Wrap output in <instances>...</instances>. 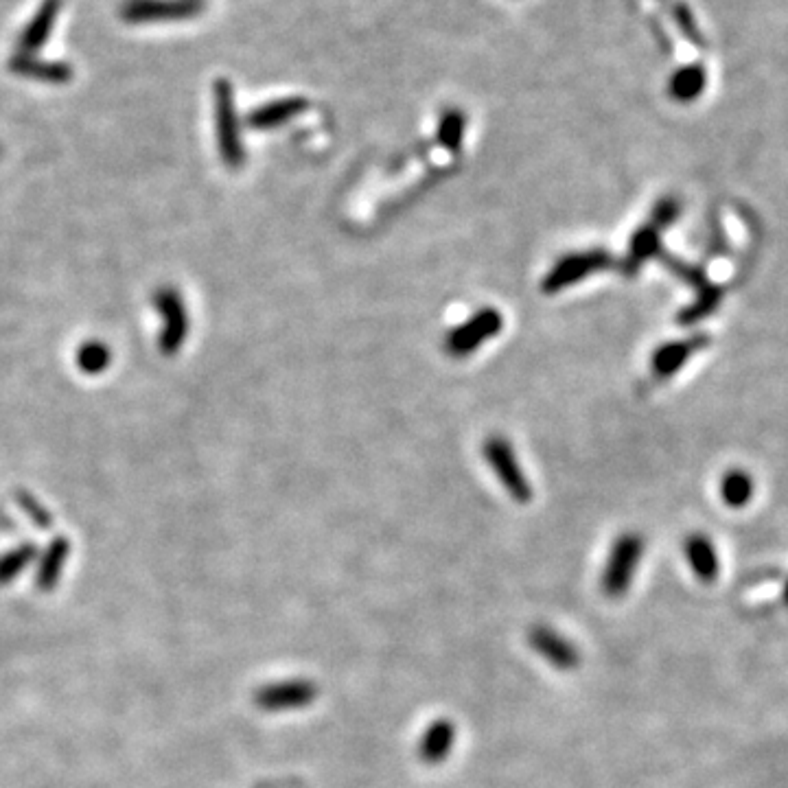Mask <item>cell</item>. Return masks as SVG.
Segmentation results:
<instances>
[{
	"label": "cell",
	"instance_id": "1",
	"mask_svg": "<svg viewBox=\"0 0 788 788\" xmlns=\"http://www.w3.org/2000/svg\"><path fill=\"white\" fill-rule=\"evenodd\" d=\"M217 147L228 169H239L246 162V149L241 143V125L235 103V88L228 79H217L213 86Z\"/></svg>",
	"mask_w": 788,
	"mask_h": 788
},
{
	"label": "cell",
	"instance_id": "2",
	"mask_svg": "<svg viewBox=\"0 0 788 788\" xmlns=\"http://www.w3.org/2000/svg\"><path fill=\"white\" fill-rule=\"evenodd\" d=\"M644 554V539L635 532L620 535L609 550L605 572H602V591L609 598H622L633 585L637 567Z\"/></svg>",
	"mask_w": 788,
	"mask_h": 788
},
{
	"label": "cell",
	"instance_id": "3",
	"mask_svg": "<svg viewBox=\"0 0 788 788\" xmlns=\"http://www.w3.org/2000/svg\"><path fill=\"white\" fill-rule=\"evenodd\" d=\"M613 263L616 261H613L611 254L602 248L567 254V257L556 261L552 265V270L543 276L541 292L559 294L563 289L585 281V278L591 274L613 268Z\"/></svg>",
	"mask_w": 788,
	"mask_h": 788
},
{
	"label": "cell",
	"instance_id": "4",
	"mask_svg": "<svg viewBox=\"0 0 788 788\" xmlns=\"http://www.w3.org/2000/svg\"><path fill=\"white\" fill-rule=\"evenodd\" d=\"M154 307L162 318L158 349L165 357L178 355L189 335V314L178 289L160 287L154 294Z\"/></svg>",
	"mask_w": 788,
	"mask_h": 788
},
{
	"label": "cell",
	"instance_id": "5",
	"mask_svg": "<svg viewBox=\"0 0 788 788\" xmlns=\"http://www.w3.org/2000/svg\"><path fill=\"white\" fill-rule=\"evenodd\" d=\"M484 458L493 467L497 480L504 484L506 493L513 497L515 502L526 504L532 500V486L526 478L524 469H521L519 460L515 456L513 445L502 436H491L484 443Z\"/></svg>",
	"mask_w": 788,
	"mask_h": 788
},
{
	"label": "cell",
	"instance_id": "6",
	"mask_svg": "<svg viewBox=\"0 0 788 788\" xmlns=\"http://www.w3.org/2000/svg\"><path fill=\"white\" fill-rule=\"evenodd\" d=\"M502 327L504 318L500 311L493 307L480 309L478 314L471 316L467 322H462L460 327L449 331L445 349L451 357H467L478 351L484 342L493 340L495 335L502 331Z\"/></svg>",
	"mask_w": 788,
	"mask_h": 788
},
{
	"label": "cell",
	"instance_id": "7",
	"mask_svg": "<svg viewBox=\"0 0 788 788\" xmlns=\"http://www.w3.org/2000/svg\"><path fill=\"white\" fill-rule=\"evenodd\" d=\"M204 11V0H127L121 16L130 25L143 22H178Z\"/></svg>",
	"mask_w": 788,
	"mask_h": 788
},
{
	"label": "cell",
	"instance_id": "8",
	"mask_svg": "<svg viewBox=\"0 0 788 788\" xmlns=\"http://www.w3.org/2000/svg\"><path fill=\"white\" fill-rule=\"evenodd\" d=\"M318 686L314 681L307 679H292L281 683H270V686L261 688L254 694V703L261 710L268 712H285V710H300L318 699Z\"/></svg>",
	"mask_w": 788,
	"mask_h": 788
},
{
	"label": "cell",
	"instance_id": "9",
	"mask_svg": "<svg viewBox=\"0 0 788 788\" xmlns=\"http://www.w3.org/2000/svg\"><path fill=\"white\" fill-rule=\"evenodd\" d=\"M528 642L532 646V651H535L539 657L546 659V662L556 668V670H574L578 664H581V653H578V648L567 640L565 635H561L559 631H554L552 627H546V624H537V627H532L530 635H528Z\"/></svg>",
	"mask_w": 788,
	"mask_h": 788
},
{
	"label": "cell",
	"instance_id": "10",
	"mask_svg": "<svg viewBox=\"0 0 788 788\" xmlns=\"http://www.w3.org/2000/svg\"><path fill=\"white\" fill-rule=\"evenodd\" d=\"M307 106H309V101L303 97L276 99V101L263 103V106H257L254 110H250L246 123H248L250 130H257V132L276 130V127H281L292 119H296L298 114H303L307 110Z\"/></svg>",
	"mask_w": 788,
	"mask_h": 788
},
{
	"label": "cell",
	"instance_id": "11",
	"mask_svg": "<svg viewBox=\"0 0 788 788\" xmlns=\"http://www.w3.org/2000/svg\"><path fill=\"white\" fill-rule=\"evenodd\" d=\"M62 5L64 0H42L40 9L33 14L29 25L25 27V31H22V36L18 40L16 46L18 55H33L42 49L51 36L57 16H60L62 11Z\"/></svg>",
	"mask_w": 788,
	"mask_h": 788
},
{
	"label": "cell",
	"instance_id": "12",
	"mask_svg": "<svg viewBox=\"0 0 788 788\" xmlns=\"http://www.w3.org/2000/svg\"><path fill=\"white\" fill-rule=\"evenodd\" d=\"M710 344V338L705 333L701 335H692V338L686 340H677V342H668L662 344L653 355V370L657 377H672L677 373V370L688 362V359L703 351L705 346Z\"/></svg>",
	"mask_w": 788,
	"mask_h": 788
},
{
	"label": "cell",
	"instance_id": "13",
	"mask_svg": "<svg viewBox=\"0 0 788 788\" xmlns=\"http://www.w3.org/2000/svg\"><path fill=\"white\" fill-rule=\"evenodd\" d=\"M9 71L25 79L44 81V84H66L73 79V66L64 62L38 60L36 55H14L9 62Z\"/></svg>",
	"mask_w": 788,
	"mask_h": 788
},
{
	"label": "cell",
	"instance_id": "14",
	"mask_svg": "<svg viewBox=\"0 0 788 788\" xmlns=\"http://www.w3.org/2000/svg\"><path fill=\"white\" fill-rule=\"evenodd\" d=\"M456 745V725L447 721V718H438L430 727L425 729L419 743V758L425 764H440L447 760Z\"/></svg>",
	"mask_w": 788,
	"mask_h": 788
},
{
	"label": "cell",
	"instance_id": "15",
	"mask_svg": "<svg viewBox=\"0 0 788 788\" xmlns=\"http://www.w3.org/2000/svg\"><path fill=\"white\" fill-rule=\"evenodd\" d=\"M686 556L694 576H697L701 583L710 585L716 581L718 572H721V563H718L716 548L708 535H701V532L690 535L686 539Z\"/></svg>",
	"mask_w": 788,
	"mask_h": 788
},
{
	"label": "cell",
	"instance_id": "16",
	"mask_svg": "<svg viewBox=\"0 0 788 788\" xmlns=\"http://www.w3.org/2000/svg\"><path fill=\"white\" fill-rule=\"evenodd\" d=\"M708 84V73L701 64H688L679 68V71L670 77L668 92L670 97L679 103H690L699 99Z\"/></svg>",
	"mask_w": 788,
	"mask_h": 788
},
{
	"label": "cell",
	"instance_id": "17",
	"mask_svg": "<svg viewBox=\"0 0 788 788\" xmlns=\"http://www.w3.org/2000/svg\"><path fill=\"white\" fill-rule=\"evenodd\" d=\"M659 233H662V230H657L651 224H646L637 230L629 246L627 272H637L648 259L662 254V237H659Z\"/></svg>",
	"mask_w": 788,
	"mask_h": 788
},
{
	"label": "cell",
	"instance_id": "18",
	"mask_svg": "<svg viewBox=\"0 0 788 788\" xmlns=\"http://www.w3.org/2000/svg\"><path fill=\"white\" fill-rule=\"evenodd\" d=\"M753 478L745 469H732L727 471L725 478L721 480V497L727 506L732 508H743L751 502L753 497Z\"/></svg>",
	"mask_w": 788,
	"mask_h": 788
},
{
	"label": "cell",
	"instance_id": "19",
	"mask_svg": "<svg viewBox=\"0 0 788 788\" xmlns=\"http://www.w3.org/2000/svg\"><path fill=\"white\" fill-rule=\"evenodd\" d=\"M467 132V117L460 110H447L438 121V145L445 147L447 152L458 154Z\"/></svg>",
	"mask_w": 788,
	"mask_h": 788
},
{
	"label": "cell",
	"instance_id": "20",
	"mask_svg": "<svg viewBox=\"0 0 788 788\" xmlns=\"http://www.w3.org/2000/svg\"><path fill=\"white\" fill-rule=\"evenodd\" d=\"M68 552H71V546H68V541L64 537H57L49 546V550L44 552L38 570V585L42 589H49L57 583V576H60L64 561L68 559Z\"/></svg>",
	"mask_w": 788,
	"mask_h": 788
},
{
	"label": "cell",
	"instance_id": "21",
	"mask_svg": "<svg viewBox=\"0 0 788 788\" xmlns=\"http://www.w3.org/2000/svg\"><path fill=\"white\" fill-rule=\"evenodd\" d=\"M112 362V351L108 344L99 340H88L79 346L77 366L84 375H101L106 373Z\"/></svg>",
	"mask_w": 788,
	"mask_h": 788
},
{
	"label": "cell",
	"instance_id": "22",
	"mask_svg": "<svg viewBox=\"0 0 788 788\" xmlns=\"http://www.w3.org/2000/svg\"><path fill=\"white\" fill-rule=\"evenodd\" d=\"M721 303H723V289L710 283L708 287L701 289L697 300H694L690 307L681 311L677 320H679V324H694V322L712 316L714 311L721 307Z\"/></svg>",
	"mask_w": 788,
	"mask_h": 788
},
{
	"label": "cell",
	"instance_id": "23",
	"mask_svg": "<svg viewBox=\"0 0 788 788\" xmlns=\"http://www.w3.org/2000/svg\"><path fill=\"white\" fill-rule=\"evenodd\" d=\"M36 556V548L31 543H22L16 550L7 552L3 559H0V583L14 581V576H18L25 567L33 561Z\"/></svg>",
	"mask_w": 788,
	"mask_h": 788
},
{
	"label": "cell",
	"instance_id": "24",
	"mask_svg": "<svg viewBox=\"0 0 788 788\" xmlns=\"http://www.w3.org/2000/svg\"><path fill=\"white\" fill-rule=\"evenodd\" d=\"M662 261H664V265L672 274L681 278V281H686L688 285L697 287V292H701L703 287L710 285L708 276H705V272L701 268H697V265H690L686 261L672 257V254H662Z\"/></svg>",
	"mask_w": 788,
	"mask_h": 788
},
{
	"label": "cell",
	"instance_id": "25",
	"mask_svg": "<svg viewBox=\"0 0 788 788\" xmlns=\"http://www.w3.org/2000/svg\"><path fill=\"white\" fill-rule=\"evenodd\" d=\"M681 215V202L677 197H664V200H659L653 208V215H651V226H655L657 230H664L668 226H672L679 219Z\"/></svg>",
	"mask_w": 788,
	"mask_h": 788
},
{
	"label": "cell",
	"instance_id": "26",
	"mask_svg": "<svg viewBox=\"0 0 788 788\" xmlns=\"http://www.w3.org/2000/svg\"><path fill=\"white\" fill-rule=\"evenodd\" d=\"M16 500L20 502L22 511H25V513L33 519V524H36L38 528H49V526H51V515L44 511V506H42L31 493H27V491H18V493H16Z\"/></svg>",
	"mask_w": 788,
	"mask_h": 788
},
{
	"label": "cell",
	"instance_id": "27",
	"mask_svg": "<svg viewBox=\"0 0 788 788\" xmlns=\"http://www.w3.org/2000/svg\"><path fill=\"white\" fill-rule=\"evenodd\" d=\"M784 600H786V605H788V581H786V587H784Z\"/></svg>",
	"mask_w": 788,
	"mask_h": 788
}]
</instances>
